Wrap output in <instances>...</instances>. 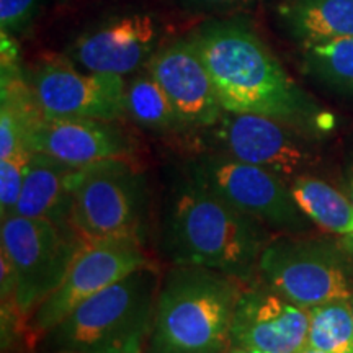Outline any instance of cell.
Returning a JSON list of instances; mask_svg holds the SVG:
<instances>
[{
    "label": "cell",
    "instance_id": "obj_5",
    "mask_svg": "<svg viewBox=\"0 0 353 353\" xmlns=\"http://www.w3.org/2000/svg\"><path fill=\"white\" fill-rule=\"evenodd\" d=\"M148 183L130 157L81 167L70 226L82 242H143L148 219Z\"/></svg>",
    "mask_w": 353,
    "mask_h": 353
},
{
    "label": "cell",
    "instance_id": "obj_19",
    "mask_svg": "<svg viewBox=\"0 0 353 353\" xmlns=\"http://www.w3.org/2000/svg\"><path fill=\"white\" fill-rule=\"evenodd\" d=\"M288 183L298 206L316 226L342 236L353 232V203L347 195L307 174L294 176Z\"/></svg>",
    "mask_w": 353,
    "mask_h": 353
},
{
    "label": "cell",
    "instance_id": "obj_6",
    "mask_svg": "<svg viewBox=\"0 0 353 353\" xmlns=\"http://www.w3.org/2000/svg\"><path fill=\"white\" fill-rule=\"evenodd\" d=\"M257 275L291 303L306 309L353 296L350 265L342 250L329 241L299 234L272 237L259 259Z\"/></svg>",
    "mask_w": 353,
    "mask_h": 353
},
{
    "label": "cell",
    "instance_id": "obj_16",
    "mask_svg": "<svg viewBox=\"0 0 353 353\" xmlns=\"http://www.w3.org/2000/svg\"><path fill=\"white\" fill-rule=\"evenodd\" d=\"M79 172L81 167L68 165L44 154L32 152L15 214L46 219L64 231L74 232L70 218Z\"/></svg>",
    "mask_w": 353,
    "mask_h": 353
},
{
    "label": "cell",
    "instance_id": "obj_30",
    "mask_svg": "<svg viewBox=\"0 0 353 353\" xmlns=\"http://www.w3.org/2000/svg\"><path fill=\"white\" fill-rule=\"evenodd\" d=\"M352 241H353V239H352Z\"/></svg>",
    "mask_w": 353,
    "mask_h": 353
},
{
    "label": "cell",
    "instance_id": "obj_11",
    "mask_svg": "<svg viewBox=\"0 0 353 353\" xmlns=\"http://www.w3.org/2000/svg\"><path fill=\"white\" fill-rule=\"evenodd\" d=\"M149 263L151 262L144 254L143 242L139 241L108 239L87 242L54 293L44 299L30 316V327L41 337L79 304Z\"/></svg>",
    "mask_w": 353,
    "mask_h": 353
},
{
    "label": "cell",
    "instance_id": "obj_15",
    "mask_svg": "<svg viewBox=\"0 0 353 353\" xmlns=\"http://www.w3.org/2000/svg\"><path fill=\"white\" fill-rule=\"evenodd\" d=\"M26 148L68 165L85 167L107 159L131 157L136 143L118 121L41 117L26 136Z\"/></svg>",
    "mask_w": 353,
    "mask_h": 353
},
{
    "label": "cell",
    "instance_id": "obj_21",
    "mask_svg": "<svg viewBox=\"0 0 353 353\" xmlns=\"http://www.w3.org/2000/svg\"><path fill=\"white\" fill-rule=\"evenodd\" d=\"M307 347L325 353H353L352 298H339L309 309Z\"/></svg>",
    "mask_w": 353,
    "mask_h": 353
},
{
    "label": "cell",
    "instance_id": "obj_3",
    "mask_svg": "<svg viewBox=\"0 0 353 353\" xmlns=\"http://www.w3.org/2000/svg\"><path fill=\"white\" fill-rule=\"evenodd\" d=\"M161 280L151 263L100 291L39 337L41 353H144Z\"/></svg>",
    "mask_w": 353,
    "mask_h": 353
},
{
    "label": "cell",
    "instance_id": "obj_22",
    "mask_svg": "<svg viewBox=\"0 0 353 353\" xmlns=\"http://www.w3.org/2000/svg\"><path fill=\"white\" fill-rule=\"evenodd\" d=\"M32 151H21L15 156L0 159V218L15 214L26 174H28Z\"/></svg>",
    "mask_w": 353,
    "mask_h": 353
},
{
    "label": "cell",
    "instance_id": "obj_26",
    "mask_svg": "<svg viewBox=\"0 0 353 353\" xmlns=\"http://www.w3.org/2000/svg\"><path fill=\"white\" fill-rule=\"evenodd\" d=\"M223 353H265V352H259V350H252V348H244V347H234L229 345L226 350Z\"/></svg>",
    "mask_w": 353,
    "mask_h": 353
},
{
    "label": "cell",
    "instance_id": "obj_28",
    "mask_svg": "<svg viewBox=\"0 0 353 353\" xmlns=\"http://www.w3.org/2000/svg\"><path fill=\"white\" fill-rule=\"evenodd\" d=\"M348 237H350V239H353V232L350 234V236H348Z\"/></svg>",
    "mask_w": 353,
    "mask_h": 353
},
{
    "label": "cell",
    "instance_id": "obj_24",
    "mask_svg": "<svg viewBox=\"0 0 353 353\" xmlns=\"http://www.w3.org/2000/svg\"><path fill=\"white\" fill-rule=\"evenodd\" d=\"M176 7L192 15H224L257 7L265 0H172Z\"/></svg>",
    "mask_w": 353,
    "mask_h": 353
},
{
    "label": "cell",
    "instance_id": "obj_29",
    "mask_svg": "<svg viewBox=\"0 0 353 353\" xmlns=\"http://www.w3.org/2000/svg\"><path fill=\"white\" fill-rule=\"evenodd\" d=\"M352 309H353V296H352Z\"/></svg>",
    "mask_w": 353,
    "mask_h": 353
},
{
    "label": "cell",
    "instance_id": "obj_8",
    "mask_svg": "<svg viewBox=\"0 0 353 353\" xmlns=\"http://www.w3.org/2000/svg\"><path fill=\"white\" fill-rule=\"evenodd\" d=\"M0 239L15 273L13 304L20 317L32 316L54 293L85 245L50 221L19 214L2 219Z\"/></svg>",
    "mask_w": 353,
    "mask_h": 353
},
{
    "label": "cell",
    "instance_id": "obj_13",
    "mask_svg": "<svg viewBox=\"0 0 353 353\" xmlns=\"http://www.w3.org/2000/svg\"><path fill=\"white\" fill-rule=\"evenodd\" d=\"M161 26L151 13H126L87 30L65 56L87 72L125 77L145 68L161 48Z\"/></svg>",
    "mask_w": 353,
    "mask_h": 353
},
{
    "label": "cell",
    "instance_id": "obj_2",
    "mask_svg": "<svg viewBox=\"0 0 353 353\" xmlns=\"http://www.w3.org/2000/svg\"><path fill=\"white\" fill-rule=\"evenodd\" d=\"M272 231L185 175L167 198L162 247L174 265H195L247 283Z\"/></svg>",
    "mask_w": 353,
    "mask_h": 353
},
{
    "label": "cell",
    "instance_id": "obj_9",
    "mask_svg": "<svg viewBox=\"0 0 353 353\" xmlns=\"http://www.w3.org/2000/svg\"><path fill=\"white\" fill-rule=\"evenodd\" d=\"M25 77L37 108L46 120L125 118V77L87 72L65 54L41 56Z\"/></svg>",
    "mask_w": 353,
    "mask_h": 353
},
{
    "label": "cell",
    "instance_id": "obj_14",
    "mask_svg": "<svg viewBox=\"0 0 353 353\" xmlns=\"http://www.w3.org/2000/svg\"><path fill=\"white\" fill-rule=\"evenodd\" d=\"M145 69L164 88L176 114L190 132L214 126L224 114L211 76L187 38L161 44Z\"/></svg>",
    "mask_w": 353,
    "mask_h": 353
},
{
    "label": "cell",
    "instance_id": "obj_23",
    "mask_svg": "<svg viewBox=\"0 0 353 353\" xmlns=\"http://www.w3.org/2000/svg\"><path fill=\"white\" fill-rule=\"evenodd\" d=\"M39 17L38 0H0V33L15 39L28 38Z\"/></svg>",
    "mask_w": 353,
    "mask_h": 353
},
{
    "label": "cell",
    "instance_id": "obj_25",
    "mask_svg": "<svg viewBox=\"0 0 353 353\" xmlns=\"http://www.w3.org/2000/svg\"><path fill=\"white\" fill-rule=\"evenodd\" d=\"M347 196L350 198V201L353 203V165L348 169L347 174Z\"/></svg>",
    "mask_w": 353,
    "mask_h": 353
},
{
    "label": "cell",
    "instance_id": "obj_1",
    "mask_svg": "<svg viewBox=\"0 0 353 353\" xmlns=\"http://www.w3.org/2000/svg\"><path fill=\"white\" fill-rule=\"evenodd\" d=\"M188 39L208 69L224 112L275 118L312 136L332 126V117L293 81L244 20H208Z\"/></svg>",
    "mask_w": 353,
    "mask_h": 353
},
{
    "label": "cell",
    "instance_id": "obj_10",
    "mask_svg": "<svg viewBox=\"0 0 353 353\" xmlns=\"http://www.w3.org/2000/svg\"><path fill=\"white\" fill-rule=\"evenodd\" d=\"M201 132L211 152L259 165L286 182L312 162V134L275 118L224 112L214 126Z\"/></svg>",
    "mask_w": 353,
    "mask_h": 353
},
{
    "label": "cell",
    "instance_id": "obj_18",
    "mask_svg": "<svg viewBox=\"0 0 353 353\" xmlns=\"http://www.w3.org/2000/svg\"><path fill=\"white\" fill-rule=\"evenodd\" d=\"M125 118L157 134L190 132L176 114L164 88L145 68L126 82Z\"/></svg>",
    "mask_w": 353,
    "mask_h": 353
},
{
    "label": "cell",
    "instance_id": "obj_20",
    "mask_svg": "<svg viewBox=\"0 0 353 353\" xmlns=\"http://www.w3.org/2000/svg\"><path fill=\"white\" fill-rule=\"evenodd\" d=\"M301 70L312 81L353 97V37L303 44Z\"/></svg>",
    "mask_w": 353,
    "mask_h": 353
},
{
    "label": "cell",
    "instance_id": "obj_27",
    "mask_svg": "<svg viewBox=\"0 0 353 353\" xmlns=\"http://www.w3.org/2000/svg\"><path fill=\"white\" fill-rule=\"evenodd\" d=\"M299 353H325V352H321V350H316V348L306 347V348H303V350L299 352Z\"/></svg>",
    "mask_w": 353,
    "mask_h": 353
},
{
    "label": "cell",
    "instance_id": "obj_7",
    "mask_svg": "<svg viewBox=\"0 0 353 353\" xmlns=\"http://www.w3.org/2000/svg\"><path fill=\"white\" fill-rule=\"evenodd\" d=\"M187 175L270 231L304 234L314 224L298 206L283 176L259 165L208 151L190 159Z\"/></svg>",
    "mask_w": 353,
    "mask_h": 353
},
{
    "label": "cell",
    "instance_id": "obj_17",
    "mask_svg": "<svg viewBox=\"0 0 353 353\" xmlns=\"http://www.w3.org/2000/svg\"><path fill=\"white\" fill-rule=\"evenodd\" d=\"M275 17L299 46L353 37V0H280Z\"/></svg>",
    "mask_w": 353,
    "mask_h": 353
},
{
    "label": "cell",
    "instance_id": "obj_4",
    "mask_svg": "<svg viewBox=\"0 0 353 353\" xmlns=\"http://www.w3.org/2000/svg\"><path fill=\"white\" fill-rule=\"evenodd\" d=\"M241 286L219 272L174 265L161 280L148 353H223Z\"/></svg>",
    "mask_w": 353,
    "mask_h": 353
},
{
    "label": "cell",
    "instance_id": "obj_12",
    "mask_svg": "<svg viewBox=\"0 0 353 353\" xmlns=\"http://www.w3.org/2000/svg\"><path fill=\"white\" fill-rule=\"evenodd\" d=\"M309 309L291 303L259 275L242 283L231 321V345L265 353L307 347Z\"/></svg>",
    "mask_w": 353,
    "mask_h": 353
}]
</instances>
